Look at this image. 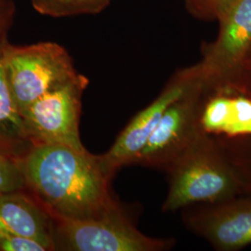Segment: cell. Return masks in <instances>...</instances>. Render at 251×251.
I'll list each match as a JSON object with an SVG mask.
<instances>
[{
  "label": "cell",
  "mask_w": 251,
  "mask_h": 251,
  "mask_svg": "<svg viewBox=\"0 0 251 251\" xmlns=\"http://www.w3.org/2000/svg\"><path fill=\"white\" fill-rule=\"evenodd\" d=\"M16 160L25 188L53 219H88L118 204L100 155L57 144H34Z\"/></svg>",
  "instance_id": "6da1fadb"
},
{
  "label": "cell",
  "mask_w": 251,
  "mask_h": 251,
  "mask_svg": "<svg viewBox=\"0 0 251 251\" xmlns=\"http://www.w3.org/2000/svg\"><path fill=\"white\" fill-rule=\"evenodd\" d=\"M5 71L22 116L36 100L78 74L66 49L49 41L26 46L9 42L5 51Z\"/></svg>",
  "instance_id": "7a4b0ae2"
},
{
  "label": "cell",
  "mask_w": 251,
  "mask_h": 251,
  "mask_svg": "<svg viewBox=\"0 0 251 251\" xmlns=\"http://www.w3.org/2000/svg\"><path fill=\"white\" fill-rule=\"evenodd\" d=\"M169 240L144 235L119 203L88 219H54V250L63 251H158Z\"/></svg>",
  "instance_id": "3957f363"
},
{
  "label": "cell",
  "mask_w": 251,
  "mask_h": 251,
  "mask_svg": "<svg viewBox=\"0 0 251 251\" xmlns=\"http://www.w3.org/2000/svg\"><path fill=\"white\" fill-rule=\"evenodd\" d=\"M169 171L171 184L164 211H174L196 202L221 200L236 189V179L229 168L198 139Z\"/></svg>",
  "instance_id": "277c9868"
},
{
  "label": "cell",
  "mask_w": 251,
  "mask_h": 251,
  "mask_svg": "<svg viewBox=\"0 0 251 251\" xmlns=\"http://www.w3.org/2000/svg\"><path fill=\"white\" fill-rule=\"evenodd\" d=\"M89 78L77 74L71 80L47 92L23 114L33 144H63L86 150L79 133L82 96Z\"/></svg>",
  "instance_id": "5b68a950"
},
{
  "label": "cell",
  "mask_w": 251,
  "mask_h": 251,
  "mask_svg": "<svg viewBox=\"0 0 251 251\" xmlns=\"http://www.w3.org/2000/svg\"><path fill=\"white\" fill-rule=\"evenodd\" d=\"M198 84L165 111L132 164L169 171L198 141Z\"/></svg>",
  "instance_id": "8992f818"
},
{
  "label": "cell",
  "mask_w": 251,
  "mask_h": 251,
  "mask_svg": "<svg viewBox=\"0 0 251 251\" xmlns=\"http://www.w3.org/2000/svg\"><path fill=\"white\" fill-rule=\"evenodd\" d=\"M197 69L185 70L178 74L167 85L161 94L135 116L118 135L112 147L100 155L105 170L114 175L121 167L131 165L144 148L148 138L158 125L165 111L174 101L198 83Z\"/></svg>",
  "instance_id": "52a82bcc"
},
{
  "label": "cell",
  "mask_w": 251,
  "mask_h": 251,
  "mask_svg": "<svg viewBox=\"0 0 251 251\" xmlns=\"http://www.w3.org/2000/svg\"><path fill=\"white\" fill-rule=\"evenodd\" d=\"M221 23L218 40L206 55L199 76L230 75L247 58L251 48V0H236Z\"/></svg>",
  "instance_id": "ba28073f"
},
{
  "label": "cell",
  "mask_w": 251,
  "mask_h": 251,
  "mask_svg": "<svg viewBox=\"0 0 251 251\" xmlns=\"http://www.w3.org/2000/svg\"><path fill=\"white\" fill-rule=\"evenodd\" d=\"M0 223L9 232L54 250V219L26 188L0 194Z\"/></svg>",
  "instance_id": "9c48e42d"
},
{
  "label": "cell",
  "mask_w": 251,
  "mask_h": 251,
  "mask_svg": "<svg viewBox=\"0 0 251 251\" xmlns=\"http://www.w3.org/2000/svg\"><path fill=\"white\" fill-rule=\"evenodd\" d=\"M9 39H0V152L17 159L34 145L24 117L9 89L5 71V51Z\"/></svg>",
  "instance_id": "30bf717a"
},
{
  "label": "cell",
  "mask_w": 251,
  "mask_h": 251,
  "mask_svg": "<svg viewBox=\"0 0 251 251\" xmlns=\"http://www.w3.org/2000/svg\"><path fill=\"white\" fill-rule=\"evenodd\" d=\"M203 233L216 248L238 250L251 243V202L222 206L206 218Z\"/></svg>",
  "instance_id": "8fae6325"
},
{
  "label": "cell",
  "mask_w": 251,
  "mask_h": 251,
  "mask_svg": "<svg viewBox=\"0 0 251 251\" xmlns=\"http://www.w3.org/2000/svg\"><path fill=\"white\" fill-rule=\"evenodd\" d=\"M201 125L209 132L251 135V99L219 96L206 103Z\"/></svg>",
  "instance_id": "7c38bea8"
},
{
  "label": "cell",
  "mask_w": 251,
  "mask_h": 251,
  "mask_svg": "<svg viewBox=\"0 0 251 251\" xmlns=\"http://www.w3.org/2000/svg\"><path fill=\"white\" fill-rule=\"evenodd\" d=\"M112 0H30L38 13L64 18L79 15H94L107 8Z\"/></svg>",
  "instance_id": "4fadbf2b"
},
{
  "label": "cell",
  "mask_w": 251,
  "mask_h": 251,
  "mask_svg": "<svg viewBox=\"0 0 251 251\" xmlns=\"http://www.w3.org/2000/svg\"><path fill=\"white\" fill-rule=\"evenodd\" d=\"M25 188L16 160L0 152V194Z\"/></svg>",
  "instance_id": "5bb4252c"
},
{
  "label": "cell",
  "mask_w": 251,
  "mask_h": 251,
  "mask_svg": "<svg viewBox=\"0 0 251 251\" xmlns=\"http://www.w3.org/2000/svg\"><path fill=\"white\" fill-rule=\"evenodd\" d=\"M0 251H46L34 240L17 235L0 223Z\"/></svg>",
  "instance_id": "9a60e30c"
},
{
  "label": "cell",
  "mask_w": 251,
  "mask_h": 251,
  "mask_svg": "<svg viewBox=\"0 0 251 251\" xmlns=\"http://www.w3.org/2000/svg\"><path fill=\"white\" fill-rule=\"evenodd\" d=\"M15 15L13 0H0V39L7 38Z\"/></svg>",
  "instance_id": "2e32d148"
},
{
  "label": "cell",
  "mask_w": 251,
  "mask_h": 251,
  "mask_svg": "<svg viewBox=\"0 0 251 251\" xmlns=\"http://www.w3.org/2000/svg\"><path fill=\"white\" fill-rule=\"evenodd\" d=\"M193 3L195 0H188ZM236 0H202V3L212 12L220 21L224 18L228 10L235 3Z\"/></svg>",
  "instance_id": "e0dca14e"
},
{
  "label": "cell",
  "mask_w": 251,
  "mask_h": 251,
  "mask_svg": "<svg viewBox=\"0 0 251 251\" xmlns=\"http://www.w3.org/2000/svg\"><path fill=\"white\" fill-rule=\"evenodd\" d=\"M236 70H240L242 80L240 81V88L246 91L251 96V58L244 60L239 67Z\"/></svg>",
  "instance_id": "ac0fdd59"
},
{
  "label": "cell",
  "mask_w": 251,
  "mask_h": 251,
  "mask_svg": "<svg viewBox=\"0 0 251 251\" xmlns=\"http://www.w3.org/2000/svg\"><path fill=\"white\" fill-rule=\"evenodd\" d=\"M248 58H251V50H250V51H249V54H248V56H247V58H246V59H248ZM246 59H245V60H246Z\"/></svg>",
  "instance_id": "d6986e66"
}]
</instances>
